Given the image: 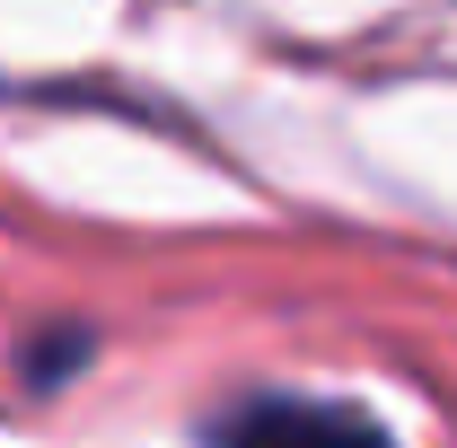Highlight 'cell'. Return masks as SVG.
Wrapping results in <instances>:
<instances>
[{
    "mask_svg": "<svg viewBox=\"0 0 457 448\" xmlns=\"http://www.w3.org/2000/svg\"><path fill=\"white\" fill-rule=\"evenodd\" d=\"M220 448H396L352 404H308V395H255L220 422Z\"/></svg>",
    "mask_w": 457,
    "mask_h": 448,
    "instance_id": "obj_1",
    "label": "cell"
}]
</instances>
